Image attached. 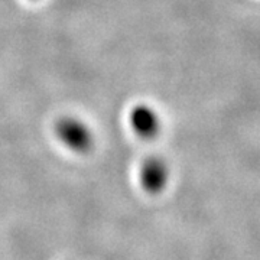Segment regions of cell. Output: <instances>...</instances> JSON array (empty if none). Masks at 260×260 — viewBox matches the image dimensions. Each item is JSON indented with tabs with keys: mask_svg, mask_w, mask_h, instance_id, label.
<instances>
[{
	"mask_svg": "<svg viewBox=\"0 0 260 260\" xmlns=\"http://www.w3.org/2000/svg\"><path fill=\"white\" fill-rule=\"evenodd\" d=\"M55 136L65 148L75 153H87L94 146L91 127L74 116H64L55 123Z\"/></svg>",
	"mask_w": 260,
	"mask_h": 260,
	"instance_id": "obj_1",
	"label": "cell"
},
{
	"mask_svg": "<svg viewBox=\"0 0 260 260\" xmlns=\"http://www.w3.org/2000/svg\"><path fill=\"white\" fill-rule=\"evenodd\" d=\"M129 123L136 136L143 140H152L158 138L162 130V121L158 112L145 103L136 104L129 113Z\"/></svg>",
	"mask_w": 260,
	"mask_h": 260,
	"instance_id": "obj_2",
	"label": "cell"
},
{
	"mask_svg": "<svg viewBox=\"0 0 260 260\" xmlns=\"http://www.w3.org/2000/svg\"><path fill=\"white\" fill-rule=\"evenodd\" d=\"M169 181V168L165 159L152 155L143 160L140 168V184L148 194H159Z\"/></svg>",
	"mask_w": 260,
	"mask_h": 260,
	"instance_id": "obj_3",
	"label": "cell"
}]
</instances>
